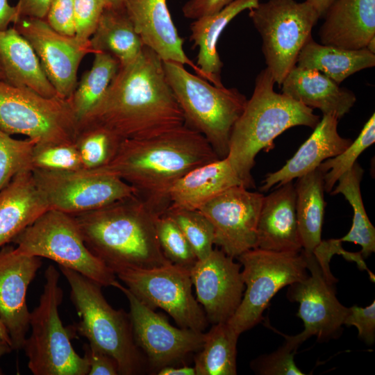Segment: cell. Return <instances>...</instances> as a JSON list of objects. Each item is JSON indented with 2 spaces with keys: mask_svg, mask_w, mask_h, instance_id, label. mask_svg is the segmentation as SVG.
Segmentation results:
<instances>
[{
  "mask_svg": "<svg viewBox=\"0 0 375 375\" xmlns=\"http://www.w3.org/2000/svg\"><path fill=\"white\" fill-rule=\"evenodd\" d=\"M165 214L179 227L198 260L209 256L215 244L214 228L199 210L169 206Z\"/></svg>",
  "mask_w": 375,
  "mask_h": 375,
  "instance_id": "d590c367",
  "label": "cell"
},
{
  "mask_svg": "<svg viewBox=\"0 0 375 375\" xmlns=\"http://www.w3.org/2000/svg\"><path fill=\"white\" fill-rule=\"evenodd\" d=\"M41 265L40 257L24 254L15 247L0 248V319L12 350H22L26 338L31 314L26 294Z\"/></svg>",
  "mask_w": 375,
  "mask_h": 375,
  "instance_id": "d6986e66",
  "label": "cell"
},
{
  "mask_svg": "<svg viewBox=\"0 0 375 375\" xmlns=\"http://www.w3.org/2000/svg\"><path fill=\"white\" fill-rule=\"evenodd\" d=\"M0 67L8 83L46 97L57 96L29 42L14 26L0 30Z\"/></svg>",
  "mask_w": 375,
  "mask_h": 375,
  "instance_id": "4316f807",
  "label": "cell"
},
{
  "mask_svg": "<svg viewBox=\"0 0 375 375\" xmlns=\"http://www.w3.org/2000/svg\"><path fill=\"white\" fill-rule=\"evenodd\" d=\"M242 185L227 158L198 166L181 177L169 193L170 205L199 210L230 188Z\"/></svg>",
  "mask_w": 375,
  "mask_h": 375,
  "instance_id": "484cf974",
  "label": "cell"
},
{
  "mask_svg": "<svg viewBox=\"0 0 375 375\" xmlns=\"http://www.w3.org/2000/svg\"><path fill=\"white\" fill-rule=\"evenodd\" d=\"M282 93L323 115L338 119L349 112L356 101L355 94L322 72L295 65L281 85Z\"/></svg>",
  "mask_w": 375,
  "mask_h": 375,
  "instance_id": "cb8c5ba5",
  "label": "cell"
},
{
  "mask_svg": "<svg viewBox=\"0 0 375 375\" xmlns=\"http://www.w3.org/2000/svg\"><path fill=\"white\" fill-rule=\"evenodd\" d=\"M49 209L31 170L16 175L0 191V248Z\"/></svg>",
  "mask_w": 375,
  "mask_h": 375,
  "instance_id": "d4e9b609",
  "label": "cell"
},
{
  "mask_svg": "<svg viewBox=\"0 0 375 375\" xmlns=\"http://www.w3.org/2000/svg\"><path fill=\"white\" fill-rule=\"evenodd\" d=\"M59 269L69 283L70 299L80 318L74 325L76 332L112 356L119 374L142 373L147 361L135 342L129 313L114 309L100 284L69 268Z\"/></svg>",
  "mask_w": 375,
  "mask_h": 375,
  "instance_id": "5b68a950",
  "label": "cell"
},
{
  "mask_svg": "<svg viewBox=\"0 0 375 375\" xmlns=\"http://www.w3.org/2000/svg\"><path fill=\"white\" fill-rule=\"evenodd\" d=\"M363 169L356 162L338 180V185L331 192V194H342L351 204L353 222L346 235L339 239L340 242H350L362 247L361 256L367 258L375 251V228L365 211L360 192V182Z\"/></svg>",
  "mask_w": 375,
  "mask_h": 375,
  "instance_id": "d6a6232c",
  "label": "cell"
},
{
  "mask_svg": "<svg viewBox=\"0 0 375 375\" xmlns=\"http://www.w3.org/2000/svg\"><path fill=\"white\" fill-rule=\"evenodd\" d=\"M368 51L375 54V36L373 37L367 43L366 47Z\"/></svg>",
  "mask_w": 375,
  "mask_h": 375,
  "instance_id": "9f6ffc18",
  "label": "cell"
},
{
  "mask_svg": "<svg viewBox=\"0 0 375 375\" xmlns=\"http://www.w3.org/2000/svg\"><path fill=\"white\" fill-rule=\"evenodd\" d=\"M275 82L268 68L256 76L251 98L235 123L226 156L246 188L255 187L251 170L259 151H268L274 140L290 128H314L319 116L313 109L274 90Z\"/></svg>",
  "mask_w": 375,
  "mask_h": 375,
  "instance_id": "277c9868",
  "label": "cell"
},
{
  "mask_svg": "<svg viewBox=\"0 0 375 375\" xmlns=\"http://www.w3.org/2000/svg\"><path fill=\"white\" fill-rule=\"evenodd\" d=\"M12 351V349L11 346L0 338V359L6 354L10 353ZM3 374V373L0 367V375H2Z\"/></svg>",
  "mask_w": 375,
  "mask_h": 375,
  "instance_id": "f5cc1de1",
  "label": "cell"
},
{
  "mask_svg": "<svg viewBox=\"0 0 375 375\" xmlns=\"http://www.w3.org/2000/svg\"><path fill=\"white\" fill-rule=\"evenodd\" d=\"M45 19L59 33L74 36V0H52Z\"/></svg>",
  "mask_w": 375,
  "mask_h": 375,
  "instance_id": "ee69618b",
  "label": "cell"
},
{
  "mask_svg": "<svg viewBox=\"0 0 375 375\" xmlns=\"http://www.w3.org/2000/svg\"><path fill=\"white\" fill-rule=\"evenodd\" d=\"M249 17L261 36L267 68L281 86L319 16L306 1L268 0L250 8Z\"/></svg>",
  "mask_w": 375,
  "mask_h": 375,
  "instance_id": "30bf717a",
  "label": "cell"
},
{
  "mask_svg": "<svg viewBox=\"0 0 375 375\" xmlns=\"http://www.w3.org/2000/svg\"><path fill=\"white\" fill-rule=\"evenodd\" d=\"M90 43L94 53H110L119 60L120 66L134 61L144 46L124 6L104 8Z\"/></svg>",
  "mask_w": 375,
  "mask_h": 375,
  "instance_id": "f546056e",
  "label": "cell"
},
{
  "mask_svg": "<svg viewBox=\"0 0 375 375\" xmlns=\"http://www.w3.org/2000/svg\"><path fill=\"white\" fill-rule=\"evenodd\" d=\"M156 231L161 251L172 264L190 270L198 260L185 235L166 214L156 219Z\"/></svg>",
  "mask_w": 375,
  "mask_h": 375,
  "instance_id": "74e56055",
  "label": "cell"
},
{
  "mask_svg": "<svg viewBox=\"0 0 375 375\" xmlns=\"http://www.w3.org/2000/svg\"><path fill=\"white\" fill-rule=\"evenodd\" d=\"M304 255L310 276L290 285L288 292L290 300L299 303L297 316L304 324L301 333L284 335L286 342L295 349L310 336L324 339L333 335L344 324L349 311L336 298L333 285L326 279L314 254Z\"/></svg>",
  "mask_w": 375,
  "mask_h": 375,
  "instance_id": "e0dca14e",
  "label": "cell"
},
{
  "mask_svg": "<svg viewBox=\"0 0 375 375\" xmlns=\"http://www.w3.org/2000/svg\"><path fill=\"white\" fill-rule=\"evenodd\" d=\"M27 138L15 139L0 129V191L18 174L31 170V158L37 144Z\"/></svg>",
  "mask_w": 375,
  "mask_h": 375,
  "instance_id": "f35d334b",
  "label": "cell"
},
{
  "mask_svg": "<svg viewBox=\"0 0 375 375\" xmlns=\"http://www.w3.org/2000/svg\"><path fill=\"white\" fill-rule=\"evenodd\" d=\"M324 173L318 168L299 178L294 184L298 230L306 255H312L322 242L326 203Z\"/></svg>",
  "mask_w": 375,
  "mask_h": 375,
  "instance_id": "4dcf8cb0",
  "label": "cell"
},
{
  "mask_svg": "<svg viewBox=\"0 0 375 375\" xmlns=\"http://www.w3.org/2000/svg\"><path fill=\"white\" fill-rule=\"evenodd\" d=\"M184 124L162 60L146 46L134 61L119 66L103 97L78 122L104 127L123 140L156 135Z\"/></svg>",
  "mask_w": 375,
  "mask_h": 375,
  "instance_id": "6da1fadb",
  "label": "cell"
},
{
  "mask_svg": "<svg viewBox=\"0 0 375 375\" xmlns=\"http://www.w3.org/2000/svg\"><path fill=\"white\" fill-rule=\"evenodd\" d=\"M0 129L37 144H74L78 120L69 99L46 97L0 80Z\"/></svg>",
  "mask_w": 375,
  "mask_h": 375,
  "instance_id": "9c48e42d",
  "label": "cell"
},
{
  "mask_svg": "<svg viewBox=\"0 0 375 375\" xmlns=\"http://www.w3.org/2000/svg\"><path fill=\"white\" fill-rule=\"evenodd\" d=\"M15 6L8 3V0H0V30H6L10 24L17 21Z\"/></svg>",
  "mask_w": 375,
  "mask_h": 375,
  "instance_id": "681fc988",
  "label": "cell"
},
{
  "mask_svg": "<svg viewBox=\"0 0 375 375\" xmlns=\"http://www.w3.org/2000/svg\"><path fill=\"white\" fill-rule=\"evenodd\" d=\"M91 68L85 72L69 99L78 120L101 100L119 69V60L105 51H96Z\"/></svg>",
  "mask_w": 375,
  "mask_h": 375,
  "instance_id": "836d02e7",
  "label": "cell"
},
{
  "mask_svg": "<svg viewBox=\"0 0 375 375\" xmlns=\"http://www.w3.org/2000/svg\"><path fill=\"white\" fill-rule=\"evenodd\" d=\"M264 195L242 185L228 188L199 209L210 222L214 244L238 258L257 247V226Z\"/></svg>",
  "mask_w": 375,
  "mask_h": 375,
  "instance_id": "2e32d148",
  "label": "cell"
},
{
  "mask_svg": "<svg viewBox=\"0 0 375 375\" xmlns=\"http://www.w3.org/2000/svg\"><path fill=\"white\" fill-rule=\"evenodd\" d=\"M297 349L285 342L276 351L253 360L251 368L262 375H303L294 362Z\"/></svg>",
  "mask_w": 375,
  "mask_h": 375,
  "instance_id": "60d3db41",
  "label": "cell"
},
{
  "mask_svg": "<svg viewBox=\"0 0 375 375\" xmlns=\"http://www.w3.org/2000/svg\"><path fill=\"white\" fill-rule=\"evenodd\" d=\"M113 287L120 290L128 301L135 342L153 369L158 372L176 364L201 348L205 340L203 332L174 327L118 281Z\"/></svg>",
  "mask_w": 375,
  "mask_h": 375,
  "instance_id": "5bb4252c",
  "label": "cell"
},
{
  "mask_svg": "<svg viewBox=\"0 0 375 375\" xmlns=\"http://www.w3.org/2000/svg\"><path fill=\"white\" fill-rule=\"evenodd\" d=\"M217 159L204 136L184 124L156 135L123 140L104 167L130 185L160 216L170 205L173 185L191 169Z\"/></svg>",
  "mask_w": 375,
  "mask_h": 375,
  "instance_id": "7a4b0ae2",
  "label": "cell"
},
{
  "mask_svg": "<svg viewBox=\"0 0 375 375\" xmlns=\"http://www.w3.org/2000/svg\"><path fill=\"white\" fill-rule=\"evenodd\" d=\"M49 209L69 215L90 211L134 194V189L106 167L66 171L31 169Z\"/></svg>",
  "mask_w": 375,
  "mask_h": 375,
  "instance_id": "7c38bea8",
  "label": "cell"
},
{
  "mask_svg": "<svg viewBox=\"0 0 375 375\" xmlns=\"http://www.w3.org/2000/svg\"><path fill=\"white\" fill-rule=\"evenodd\" d=\"M0 338L11 346V340L4 324L0 319Z\"/></svg>",
  "mask_w": 375,
  "mask_h": 375,
  "instance_id": "11a10c76",
  "label": "cell"
},
{
  "mask_svg": "<svg viewBox=\"0 0 375 375\" xmlns=\"http://www.w3.org/2000/svg\"><path fill=\"white\" fill-rule=\"evenodd\" d=\"M243 266L246 285L242 301L226 322L239 335L256 325L272 298L282 288L308 276L307 262L300 252H278L255 248L238 258Z\"/></svg>",
  "mask_w": 375,
  "mask_h": 375,
  "instance_id": "8fae6325",
  "label": "cell"
},
{
  "mask_svg": "<svg viewBox=\"0 0 375 375\" xmlns=\"http://www.w3.org/2000/svg\"><path fill=\"white\" fill-rule=\"evenodd\" d=\"M44 278L39 304L30 314L31 333L22 348L28 367L34 375H88L87 360L74 351L71 343L76 330L74 326L65 327L59 315L63 299L60 273L50 265Z\"/></svg>",
  "mask_w": 375,
  "mask_h": 375,
  "instance_id": "52a82bcc",
  "label": "cell"
},
{
  "mask_svg": "<svg viewBox=\"0 0 375 375\" xmlns=\"http://www.w3.org/2000/svg\"><path fill=\"white\" fill-rule=\"evenodd\" d=\"M123 140L107 128L91 124H78L74 144L83 166L97 169L107 166L115 156Z\"/></svg>",
  "mask_w": 375,
  "mask_h": 375,
  "instance_id": "e575fe53",
  "label": "cell"
},
{
  "mask_svg": "<svg viewBox=\"0 0 375 375\" xmlns=\"http://www.w3.org/2000/svg\"><path fill=\"white\" fill-rule=\"evenodd\" d=\"M142 303L167 312L181 328L203 332L208 320L192 294L190 270L172 263L150 269L123 268L115 272Z\"/></svg>",
  "mask_w": 375,
  "mask_h": 375,
  "instance_id": "4fadbf2b",
  "label": "cell"
},
{
  "mask_svg": "<svg viewBox=\"0 0 375 375\" xmlns=\"http://www.w3.org/2000/svg\"><path fill=\"white\" fill-rule=\"evenodd\" d=\"M335 0H306L317 11L319 17H324L325 12Z\"/></svg>",
  "mask_w": 375,
  "mask_h": 375,
  "instance_id": "816d5d0a",
  "label": "cell"
},
{
  "mask_svg": "<svg viewBox=\"0 0 375 375\" xmlns=\"http://www.w3.org/2000/svg\"><path fill=\"white\" fill-rule=\"evenodd\" d=\"M162 64L185 124L204 136L219 158H226L231 134L245 108L246 97L235 88L214 85L187 71L181 63Z\"/></svg>",
  "mask_w": 375,
  "mask_h": 375,
  "instance_id": "8992f818",
  "label": "cell"
},
{
  "mask_svg": "<svg viewBox=\"0 0 375 375\" xmlns=\"http://www.w3.org/2000/svg\"><path fill=\"white\" fill-rule=\"evenodd\" d=\"M124 7L144 46L152 49L162 61L188 65L204 78L201 71L183 50L184 40L173 22L167 0H125Z\"/></svg>",
  "mask_w": 375,
  "mask_h": 375,
  "instance_id": "ffe728a7",
  "label": "cell"
},
{
  "mask_svg": "<svg viewBox=\"0 0 375 375\" xmlns=\"http://www.w3.org/2000/svg\"><path fill=\"white\" fill-rule=\"evenodd\" d=\"M72 215L87 247L114 273L123 268L150 269L170 264L156 235L158 215L135 194Z\"/></svg>",
  "mask_w": 375,
  "mask_h": 375,
  "instance_id": "3957f363",
  "label": "cell"
},
{
  "mask_svg": "<svg viewBox=\"0 0 375 375\" xmlns=\"http://www.w3.org/2000/svg\"><path fill=\"white\" fill-rule=\"evenodd\" d=\"M0 80H5L3 73L2 72V69L0 67Z\"/></svg>",
  "mask_w": 375,
  "mask_h": 375,
  "instance_id": "6f0895ef",
  "label": "cell"
},
{
  "mask_svg": "<svg viewBox=\"0 0 375 375\" xmlns=\"http://www.w3.org/2000/svg\"><path fill=\"white\" fill-rule=\"evenodd\" d=\"M264 196L257 226V247L278 252H300L296 212V191L292 181Z\"/></svg>",
  "mask_w": 375,
  "mask_h": 375,
  "instance_id": "44dd1931",
  "label": "cell"
},
{
  "mask_svg": "<svg viewBox=\"0 0 375 375\" xmlns=\"http://www.w3.org/2000/svg\"><path fill=\"white\" fill-rule=\"evenodd\" d=\"M341 242H340L339 239L322 240L319 245L314 251L313 254L327 281L332 285L336 281L329 269L330 260L335 253L342 255L347 260L356 262L360 269H365L368 272L372 281H374V276L368 270L360 253H349L345 251L341 246Z\"/></svg>",
  "mask_w": 375,
  "mask_h": 375,
  "instance_id": "7bdbcfd3",
  "label": "cell"
},
{
  "mask_svg": "<svg viewBox=\"0 0 375 375\" xmlns=\"http://www.w3.org/2000/svg\"><path fill=\"white\" fill-rule=\"evenodd\" d=\"M241 264L222 250L213 249L190 269L197 301L208 322H226L239 306L244 291Z\"/></svg>",
  "mask_w": 375,
  "mask_h": 375,
  "instance_id": "ac0fdd59",
  "label": "cell"
},
{
  "mask_svg": "<svg viewBox=\"0 0 375 375\" xmlns=\"http://www.w3.org/2000/svg\"><path fill=\"white\" fill-rule=\"evenodd\" d=\"M375 141V115L369 117L360 134L339 155L324 160L317 167L324 174V190L331 192L339 178L350 169L358 156Z\"/></svg>",
  "mask_w": 375,
  "mask_h": 375,
  "instance_id": "8d00e7d4",
  "label": "cell"
},
{
  "mask_svg": "<svg viewBox=\"0 0 375 375\" xmlns=\"http://www.w3.org/2000/svg\"><path fill=\"white\" fill-rule=\"evenodd\" d=\"M13 26L34 49L57 94L69 99L77 85L81 60L87 54L94 53L90 41L83 42L75 36L62 35L44 19L21 17Z\"/></svg>",
  "mask_w": 375,
  "mask_h": 375,
  "instance_id": "9a60e30c",
  "label": "cell"
},
{
  "mask_svg": "<svg viewBox=\"0 0 375 375\" xmlns=\"http://www.w3.org/2000/svg\"><path fill=\"white\" fill-rule=\"evenodd\" d=\"M74 144H36L31 158V169L66 171L83 168Z\"/></svg>",
  "mask_w": 375,
  "mask_h": 375,
  "instance_id": "ab89813d",
  "label": "cell"
},
{
  "mask_svg": "<svg viewBox=\"0 0 375 375\" xmlns=\"http://www.w3.org/2000/svg\"><path fill=\"white\" fill-rule=\"evenodd\" d=\"M104 8L103 0H74V36L78 40L90 41Z\"/></svg>",
  "mask_w": 375,
  "mask_h": 375,
  "instance_id": "b9f144b4",
  "label": "cell"
},
{
  "mask_svg": "<svg viewBox=\"0 0 375 375\" xmlns=\"http://www.w3.org/2000/svg\"><path fill=\"white\" fill-rule=\"evenodd\" d=\"M51 1L52 0H18L15 6L18 19L21 17L45 19Z\"/></svg>",
  "mask_w": 375,
  "mask_h": 375,
  "instance_id": "c3c4849f",
  "label": "cell"
},
{
  "mask_svg": "<svg viewBox=\"0 0 375 375\" xmlns=\"http://www.w3.org/2000/svg\"><path fill=\"white\" fill-rule=\"evenodd\" d=\"M83 350L90 367L88 375L119 374L118 365L112 356L89 342L83 345Z\"/></svg>",
  "mask_w": 375,
  "mask_h": 375,
  "instance_id": "bcb514c9",
  "label": "cell"
},
{
  "mask_svg": "<svg viewBox=\"0 0 375 375\" xmlns=\"http://www.w3.org/2000/svg\"><path fill=\"white\" fill-rule=\"evenodd\" d=\"M344 324L356 326L359 338L368 345L372 344L375 340V301L365 308L356 305L349 308Z\"/></svg>",
  "mask_w": 375,
  "mask_h": 375,
  "instance_id": "f6af8a7d",
  "label": "cell"
},
{
  "mask_svg": "<svg viewBox=\"0 0 375 375\" xmlns=\"http://www.w3.org/2000/svg\"><path fill=\"white\" fill-rule=\"evenodd\" d=\"M260 0H234L220 11L194 19L190 24L192 48L199 49L196 65L204 78L215 86H223V62L217 51L219 38L229 22L245 10L256 7Z\"/></svg>",
  "mask_w": 375,
  "mask_h": 375,
  "instance_id": "83f0119b",
  "label": "cell"
},
{
  "mask_svg": "<svg viewBox=\"0 0 375 375\" xmlns=\"http://www.w3.org/2000/svg\"><path fill=\"white\" fill-rule=\"evenodd\" d=\"M324 17L322 44L360 49L375 36V0H335Z\"/></svg>",
  "mask_w": 375,
  "mask_h": 375,
  "instance_id": "603a6c76",
  "label": "cell"
},
{
  "mask_svg": "<svg viewBox=\"0 0 375 375\" xmlns=\"http://www.w3.org/2000/svg\"><path fill=\"white\" fill-rule=\"evenodd\" d=\"M338 120L323 115L310 137L280 169L269 173L260 190L267 192L274 185L281 186L316 169L324 160L335 157L352 142L338 132Z\"/></svg>",
  "mask_w": 375,
  "mask_h": 375,
  "instance_id": "7402d4cb",
  "label": "cell"
},
{
  "mask_svg": "<svg viewBox=\"0 0 375 375\" xmlns=\"http://www.w3.org/2000/svg\"><path fill=\"white\" fill-rule=\"evenodd\" d=\"M234 0H188L182 7V12L186 18H198L215 14Z\"/></svg>",
  "mask_w": 375,
  "mask_h": 375,
  "instance_id": "7dc6e473",
  "label": "cell"
},
{
  "mask_svg": "<svg viewBox=\"0 0 375 375\" xmlns=\"http://www.w3.org/2000/svg\"><path fill=\"white\" fill-rule=\"evenodd\" d=\"M297 66L319 71L338 84L375 65V54L366 48L346 49L317 43L311 37L301 48Z\"/></svg>",
  "mask_w": 375,
  "mask_h": 375,
  "instance_id": "f1b7e54d",
  "label": "cell"
},
{
  "mask_svg": "<svg viewBox=\"0 0 375 375\" xmlns=\"http://www.w3.org/2000/svg\"><path fill=\"white\" fill-rule=\"evenodd\" d=\"M26 255L43 257L73 269L103 286H113L116 275L87 247L74 216L48 209L12 241Z\"/></svg>",
  "mask_w": 375,
  "mask_h": 375,
  "instance_id": "ba28073f",
  "label": "cell"
},
{
  "mask_svg": "<svg viewBox=\"0 0 375 375\" xmlns=\"http://www.w3.org/2000/svg\"><path fill=\"white\" fill-rule=\"evenodd\" d=\"M238 337L227 322L213 324L194 357L196 375L236 374Z\"/></svg>",
  "mask_w": 375,
  "mask_h": 375,
  "instance_id": "1f68e13d",
  "label": "cell"
},
{
  "mask_svg": "<svg viewBox=\"0 0 375 375\" xmlns=\"http://www.w3.org/2000/svg\"><path fill=\"white\" fill-rule=\"evenodd\" d=\"M106 8H122L124 6L125 0H103Z\"/></svg>",
  "mask_w": 375,
  "mask_h": 375,
  "instance_id": "db71d44e",
  "label": "cell"
},
{
  "mask_svg": "<svg viewBox=\"0 0 375 375\" xmlns=\"http://www.w3.org/2000/svg\"><path fill=\"white\" fill-rule=\"evenodd\" d=\"M158 375H196L194 367L183 366L180 367L166 366L157 372Z\"/></svg>",
  "mask_w": 375,
  "mask_h": 375,
  "instance_id": "f907efd6",
  "label": "cell"
}]
</instances>
